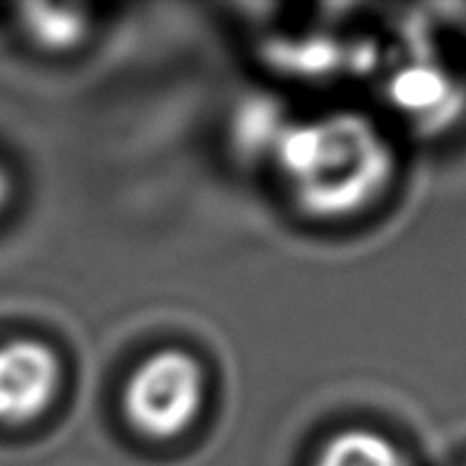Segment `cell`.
<instances>
[{
  "mask_svg": "<svg viewBox=\"0 0 466 466\" xmlns=\"http://www.w3.org/2000/svg\"><path fill=\"white\" fill-rule=\"evenodd\" d=\"M274 158L296 208L324 223L361 216L396 178L394 146L369 116L356 111L286 123Z\"/></svg>",
  "mask_w": 466,
  "mask_h": 466,
  "instance_id": "cell-1",
  "label": "cell"
},
{
  "mask_svg": "<svg viewBox=\"0 0 466 466\" xmlns=\"http://www.w3.org/2000/svg\"><path fill=\"white\" fill-rule=\"evenodd\" d=\"M206 404V371L183 349H161L133 369L123 386L121 406L136 434L173 441L193 424Z\"/></svg>",
  "mask_w": 466,
  "mask_h": 466,
  "instance_id": "cell-2",
  "label": "cell"
},
{
  "mask_svg": "<svg viewBox=\"0 0 466 466\" xmlns=\"http://www.w3.org/2000/svg\"><path fill=\"white\" fill-rule=\"evenodd\" d=\"M63 384L58 354L41 339L0 344V424L28 426L48 414Z\"/></svg>",
  "mask_w": 466,
  "mask_h": 466,
  "instance_id": "cell-3",
  "label": "cell"
},
{
  "mask_svg": "<svg viewBox=\"0 0 466 466\" xmlns=\"http://www.w3.org/2000/svg\"><path fill=\"white\" fill-rule=\"evenodd\" d=\"M389 98L396 111L411 118V123L439 128L444 121L459 116L464 93L454 76H449L441 66L416 61L391 76Z\"/></svg>",
  "mask_w": 466,
  "mask_h": 466,
  "instance_id": "cell-4",
  "label": "cell"
},
{
  "mask_svg": "<svg viewBox=\"0 0 466 466\" xmlns=\"http://www.w3.org/2000/svg\"><path fill=\"white\" fill-rule=\"evenodd\" d=\"M311 466H414L404 449L376 429L346 426L319 446Z\"/></svg>",
  "mask_w": 466,
  "mask_h": 466,
  "instance_id": "cell-5",
  "label": "cell"
},
{
  "mask_svg": "<svg viewBox=\"0 0 466 466\" xmlns=\"http://www.w3.org/2000/svg\"><path fill=\"white\" fill-rule=\"evenodd\" d=\"M23 31L33 41L48 51H68L78 46L88 31V23L73 8H53V5H25L21 8Z\"/></svg>",
  "mask_w": 466,
  "mask_h": 466,
  "instance_id": "cell-6",
  "label": "cell"
},
{
  "mask_svg": "<svg viewBox=\"0 0 466 466\" xmlns=\"http://www.w3.org/2000/svg\"><path fill=\"white\" fill-rule=\"evenodd\" d=\"M8 196H11V178H8V173L0 168V208L8 203Z\"/></svg>",
  "mask_w": 466,
  "mask_h": 466,
  "instance_id": "cell-7",
  "label": "cell"
}]
</instances>
